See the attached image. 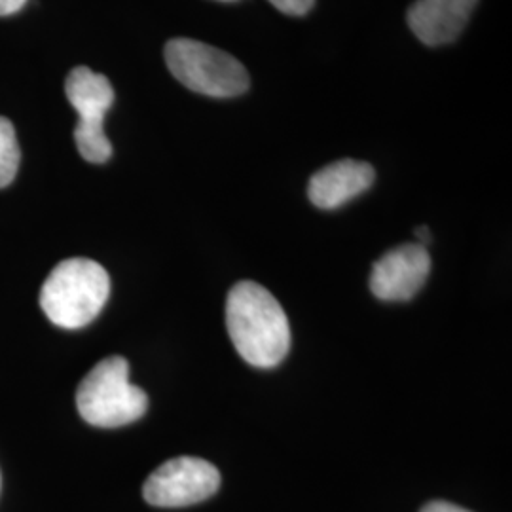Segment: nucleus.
<instances>
[{
	"label": "nucleus",
	"mask_w": 512,
	"mask_h": 512,
	"mask_svg": "<svg viewBox=\"0 0 512 512\" xmlns=\"http://www.w3.org/2000/svg\"><path fill=\"white\" fill-rule=\"evenodd\" d=\"M226 327L232 344L249 365L277 366L291 348V327L272 293L241 281L226 300Z\"/></svg>",
	"instance_id": "obj_1"
},
{
	"label": "nucleus",
	"mask_w": 512,
	"mask_h": 512,
	"mask_svg": "<svg viewBox=\"0 0 512 512\" xmlns=\"http://www.w3.org/2000/svg\"><path fill=\"white\" fill-rule=\"evenodd\" d=\"M109 294V274L101 264L90 258H67L44 281L40 306L57 327L82 329L101 313Z\"/></svg>",
	"instance_id": "obj_2"
},
{
	"label": "nucleus",
	"mask_w": 512,
	"mask_h": 512,
	"mask_svg": "<svg viewBox=\"0 0 512 512\" xmlns=\"http://www.w3.org/2000/svg\"><path fill=\"white\" fill-rule=\"evenodd\" d=\"M76 406L95 427H122L145 416L147 393L129 382L124 357H109L93 366L76 391Z\"/></svg>",
	"instance_id": "obj_3"
},
{
	"label": "nucleus",
	"mask_w": 512,
	"mask_h": 512,
	"mask_svg": "<svg viewBox=\"0 0 512 512\" xmlns=\"http://www.w3.org/2000/svg\"><path fill=\"white\" fill-rule=\"evenodd\" d=\"M165 63L171 74L192 92L230 99L249 90V73L234 55L192 38H173L165 44Z\"/></svg>",
	"instance_id": "obj_4"
},
{
	"label": "nucleus",
	"mask_w": 512,
	"mask_h": 512,
	"mask_svg": "<svg viewBox=\"0 0 512 512\" xmlns=\"http://www.w3.org/2000/svg\"><path fill=\"white\" fill-rule=\"evenodd\" d=\"M65 93L80 118L74 129V143L80 156L90 164H105L112 156V145L103 128L105 114L114 103L109 78L88 67H76L67 76Z\"/></svg>",
	"instance_id": "obj_5"
},
{
	"label": "nucleus",
	"mask_w": 512,
	"mask_h": 512,
	"mask_svg": "<svg viewBox=\"0 0 512 512\" xmlns=\"http://www.w3.org/2000/svg\"><path fill=\"white\" fill-rule=\"evenodd\" d=\"M220 473L215 465L200 458L169 459L148 476L143 488L147 503L177 509L200 503L217 494Z\"/></svg>",
	"instance_id": "obj_6"
},
{
	"label": "nucleus",
	"mask_w": 512,
	"mask_h": 512,
	"mask_svg": "<svg viewBox=\"0 0 512 512\" xmlns=\"http://www.w3.org/2000/svg\"><path fill=\"white\" fill-rule=\"evenodd\" d=\"M431 272V258L420 243H404L385 253L372 268L370 289L385 302L416 296Z\"/></svg>",
	"instance_id": "obj_7"
},
{
	"label": "nucleus",
	"mask_w": 512,
	"mask_h": 512,
	"mask_svg": "<svg viewBox=\"0 0 512 512\" xmlns=\"http://www.w3.org/2000/svg\"><path fill=\"white\" fill-rule=\"evenodd\" d=\"M478 0H416L408 25L425 46L450 44L463 33Z\"/></svg>",
	"instance_id": "obj_8"
},
{
	"label": "nucleus",
	"mask_w": 512,
	"mask_h": 512,
	"mask_svg": "<svg viewBox=\"0 0 512 512\" xmlns=\"http://www.w3.org/2000/svg\"><path fill=\"white\" fill-rule=\"evenodd\" d=\"M372 165L340 160L319 169L308 184L311 203L319 209H336L361 196L374 183Z\"/></svg>",
	"instance_id": "obj_9"
},
{
	"label": "nucleus",
	"mask_w": 512,
	"mask_h": 512,
	"mask_svg": "<svg viewBox=\"0 0 512 512\" xmlns=\"http://www.w3.org/2000/svg\"><path fill=\"white\" fill-rule=\"evenodd\" d=\"M19 167V145L12 122L0 116V188L14 181Z\"/></svg>",
	"instance_id": "obj_10"
},
{
	"label": "nucleus",
	"mask_w": 512,
	"mask_h": 512,
	"mask_svg": "<svg viewBox=\"0 0 512 512\" xmlns=\"http://www.w3.org/2000/svg\"><path fill=\"white\" fill-rule=\"evenodd\" d=\"M275 8L287 16H304L308 14L315 0H270Z\"/></svg>",
	"instance_id": "obj_11"
},
{
	"label": "nucleus",
	"mask_w": 512,
	"mask_h": 512,
	"mask_svg": "<svg viewBox=\"0 0 512 512\" xmlns=\"http://www.w3.org/2000/svg\"><path fill=\"white\" fill-rule=\"evenodd\" d=\"M421 512H471L467 509H461L454 503H448V501H433V503H427Z\"/></svg>",
	"instance_id": "obj_12"
},
{
	"label": "nucleus",
	"mask_w": 512,
	"mask_h": 512,
	"mask_svg": "<svg viewBox=\"0 0 512 512\" xmlns=\"http://www.w3.org/2000/svg\"><path fill=\"white\" fill-rule=\"evenodd\" d=\"M27 0H0V16H12L25 6Z\"/></svg>",
	"instance_id": "obj_13"
},
{
	"label": "nucleus",
	"mask_w": 512,
	"mask_h": 512,
	"mask_svg": "<svg viewBox=\"0 0 512 512\" xmlns=\"http://www.w3.org/2000/svg\"><path fill=\"white\" fill-rule=\"evenodd\" d=\"M416 236L420 239V245L425 247V243H429L431 241V232H429V228H425V226H421L416 230Z\"/></svg>",
	"instance_id": "obj_14"
},
{
	"label": "nucleus",
	"mask_w": 512,
	"mask_h": 512,
	"mask_svg": "<svg viewBox=\"0 0 512 512\" xmlns=\"http://www.w3.org/2000/svg\"><path fill=\"white\" fill-rule=\"evenodd\" d=\"M219 2H236V0H219Z\"/></svg>",
	"instance_id": "obj_15"
}]
</instances>
